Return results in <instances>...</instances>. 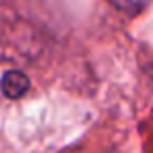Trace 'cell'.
Instances as JSON below:
<instances>
[{
  "mask_svg": "<svg viewBox=\"0 0 153 153\" xmlns=\"http://www.w3.org/2000/svg\"><path fill=\"white\" fill-rule=\"evenodd\" d=\"M27 88H30V82H27V78H25L23 74H19V71L7 74L4 80H2V90H4L9 97H21Z\"/></svg>",
  "mask_w": 153,
  "mask_h": 153,
  "instance_id": "1",
  "label": "cell"
},
{
  "mask_svg": "<svg viewBox=\"0 0 153 153\" xmlns=\"http://www.w3.org/2000/svg\"><path fill=\"white\" fill-rule=\"evenodd\" d=\"M109 2H111L115 9H120L122 13L138 15V13H143V11L149 7L151 0H109Z\"/></svg>",
  "mask_w": 153,
  "mask_h": 153,
  "instance_id": "2",
  "label": "cell"
}]
</instances>
